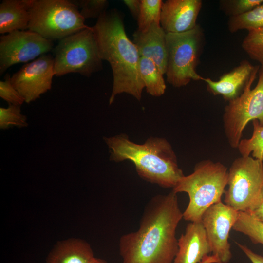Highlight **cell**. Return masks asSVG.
<instances>
[{"label": "cell", "mask_w": 263, "mask_h": 263, "mask_svg": "<svg viewBox=\"0 0 263 263\" xmlns=\"http://www.w3.org/2000/svg\"><path fill=\"white\" fill-rule=\"evenodd\" d=\"M183 218L177 193L172 190L151 198L138 229L119 239L122 263H172L178 249L176 231Z\"/></svg>", "instance_id": "1"}, {"label": "cell", "mask_w": 263, "mask_h": 263, "mask_svg": "<svg viewBox=\"0 0 263 263\" xmlns=\"http://www.w3.org/2000/svg\"><path fill=\"white\" fill-rule=\"evenodd\" d=\"M102 60L108 61L113 75L109 98L126 93L140 101L145 88L139 72L140 56L137 48L126 34L122 15L116 9L106 10L92 27Z\"/></svg>", "instance_id": "2"}, {"label": "cell", "mask_w": 263, "mask_h": 263, "mask_svg": "<svg viewBox=\"0 0 263 263\" xmlns=\"http://www.w3.org/2000/svg\"><path fill=\"white\" fill-rule=\"evenodd\" d=\"M110 150L111 160H130L142 179L165 188H173L185 176L171 144L165 138L151 137L142 144L124 134L104 138Z\"/></svg>", "instance_id": "3"}, {"label": "cell", "mask_w": 263, "mask_h": 263, "mask_svg": "<svg viewBox=\"0 0 263 263\" xmlns=\"http://www.w3.org/2000/svg\"><path fill=\"white\" fill-rule=\"evenodd\" d=\"M227 168L220 162L207 159L197 163L192 173L183 176L172 188L175 193L186 192L189 197L183 219L201 221L205 211L220 202L228 182Z\"/></svg>", "instance_id": "4"}, {"label": "cell", "mask_w": 263, "mask_h": 263, "mask_svg": "<svg viewBox=\"0 0 263 263\" xmlns=\"http://www.w3.org/2000/svg\"><path fill=\"white\" fill-rule=\"evenodd\" d=\"M27 30L49 40H61L89 26L72 0H31Z\"/></svg>", "instance_id": "5"}, {"label": "cell", "mask_w": 263, "mask_h": 263, "mask_svg": "<svg viewBox=\"0 0 263 263\" xmlns=\"http://www.w3.org/2000/svg\"><path fill=\"white\" fill-rule=\"evenodd\" d=\"M204 34L197 25L180 33H167V82L175 88L187 85L191 81L203 80L196 70L201 54Z\"/></svg>", "instance_id": "6"}, {"label": "cell", "mask_w": 263, "mask_h": 263, "mask_svg": "<svg viewBox=\"0 0 263 263\" xmlns=\"http://www.w3.org/2000/svg\"><path fill=\"white\" fill-rule=\"evenodd\" d=\"M56 76L78 73L89 77L102 69L97 43L92 27L60 40L54 48Z\"/></svg>", "instance_id": "7"}, {"label": "cell", "mask_w": 263, "mask_h": 263, "mask_svg": "<svg viewBox=\"0 0 263 263\" xmlns=\"http://www.w3.org/2000/svg\"><path fill=\"white\" fill-rule=\"evenodd\" d=\"M227 186L224 203L238 212L253 210L263 200V161L250 156L235 159L228 172Z\"/></svg>", "instance_id": "8"}, {"label": "cell", "mask_w": 263, "mask_h": 263, "mask_svg": "<svg viewBox=\"0 0 263 263\" xmlns=\"http://www.w3.org/2000/svg\"><path fill=\"white\" fill-rule=\"evenodd\" d=\"M258 82L251 86L257 75L250 79L242 94L228 102L223 115L225 135L230 146L237 148L243 132L251 121L258 120L263 126V67H260Z\"/></svg>", "instance_id": "9"}, {"label": "cell", "mask_w": 263, "mask_h": 263, "mask_svg": "<svg viewBox=\"0 0 263 263\" xmlns=\"http://www.w3.org/2000/svg\"><path fill=\"white\" fill-rule=\"evenodd\" d=\"M52 40L30 30H18L0 37V75L9 67L26 63L51 51Z\"/></svg>", "instance_id": "10"}, {"label": "cell", "mask_w": 263, "mask_h": 263, "mask_svg": "<svg viewBox=\"0 0 263 263\" xmlns=\"http://www.w3.org/2000/svg\"><path fill=\"white\" fill-rule=\"evenodd\" d=\"M238 214V211L221 201L209 207L202 215L201 222L211 252L221 263H227L232 258L228 238Z\"/></svg>", "instance_id": "11"}, {"label": "cell", "mask_w": 263, "mask_h": 263, "mask_svg": "<svg viewBox=\"0 0 263 263\" xmlns=\"http://www.w3.org/2000/svg\"><path fill=\"white\" fill-rule=\"evenodd\" d=\"M54 76V57L44 54L23 65L11 76V82L29 103L51 89Z\"/></svg>", "instance_id": "12"}, {"label": "cell", "mask_w": 263, "mask_h": 263, "mask_svg": "<svg viewBox=\"0 0 263 263\" xmlns=\"http://www.w3.org/2000/svg\"><path fill=\"white\" fill-rule=\"evenodd\" d=\"M202 7L201 0H168L163 2L160 25L166 33L189 31L197 25Z\"/></svg>", "instance_id": "13"}, {"label": "cell", "mask_w": 263, "mask_h": 263, "mask_svg": "<svg viewBox=\"0 0 263 263\" xmlns=\"http://www.w3.org/2000/svg\"><path fill=\"white\" fill-rule=\"evenodd\" d=\"M259 69V65L253 66L247 60H243L238 66L221 75L217 81L204 77L202 81L210 93L221 95L225 101L229 102L242 94L252 76L257 75Z\"/></svg>", "instance_id": "14"}, {"label": "cell", "mask_w": 263, "mask_h": 263, "mask_svg": "<svg viewBox=\"0 0 263 263\" xmlns=\"http://www.w3.org/2000/svg\"><path fill=\"white\" fill-rule=\"evenodd\" d=\"M178 249L173 263H200L211 253L201 221L188 223L178 239Z\"/></svg>", "instance_id": "15"}, {"label": "cell", "mask_w": 263, "mask_h": 263, "mask_svg": "<svg viewBox=\"0 0 263 263\" xmlns=\"http://www.w3.org/2000/svg\"><path fill=\"white\" fill-rule=\"evenodd\" d=\"M166 35L160 23H154L145 31L136 30L132 40L140 57L151 60L163 75L167 66Z\"/></svg>", "instance_id": "16"}, {"label": "cell", "mask_w": 263, "mask_h": 263, "mask_svg": "<svg viewBox=\"0 0 263 263\" xmlns=\"http://www.w3.org/2000/svg\"><path fill=\"white\" fill-rule=\"evenodd\" d=\"M31 0H4L0 4V34L27 30Z\"/></svg>", "instance_id": "17"}, {"label": "cell", "mask_w": 263, "mask_h": 263, "mask_svg": "<svg viewBox=\"0 0 263 263\" xmlns=\"http://www.w3.org/2000/svg\"><path fill=\"white\" fill-rule=\"evenodd\" d=\"M93 249L85 241L71 238L58 242L48 254L46 263H90Z\"/></svg>", "instance_id": "18"}, {"label": "cell", "mask_w": 263, "mask_h": 263, "mask_svg": "<svg viewBox=\"0 0 263 263\" xmlns=\"http://www.w3.org/2000/svg\"><path fill=\"white\" fill-rule=\"evenodd\" d=\"M139 72L147 92L153 96H160L165 92L166 85L163 74L151 60L140 57Z\"/></svg>", "instance_id": "19"}, {"label": "cell", "mask_w": 263, "mask_h": 263, "mask_svg": "<svg viewBox=\"0 0 263 263\" xmlns=\"http://www.w3.org/2000/svg\"><path fill=\"white\" fill-rule=\"evenodd\" d=\"M229 31L234 33L242 30L248 31L263 28V2L250 11L240 16L230 17Z\"/></svg>", "instance_id": "20"}, {"label": "cell", "mask_w": 263, "mask_h": 263, "mask_svg": "<svg viewBox=\"0 0 263 263\" xmlns=\"http://www.w3.org/2000/svg\"><path fill=\"white\" fill-rule=\"evenodd\" d=\"M232 229L247 236L254 244L263 245V223L247 212H239Z\"/></svg>", "instance_id": "21"}, {"label": "cell", "mask_w": 263, "mask_h": 263, "mask_svg": "<svg viewBox=\"0 0 263 263\" xmlns=\"http://www.w3.org/2000/svg\"><path fill=\"white\" fill-rule=\"evenodd\" d=\"M253 133L249 138L242 139L237 149L241 156H249L263 161V126L258 120L252 121Z\"/></svg>", "instance_id": "22"}, {"label": "cell", "mask_w": 263, "mask_h": 263, "mask_svg": "<svg viewBox=\"0 0 263 263\" xmlns=\"http://www.w3.org/2000/svg\"><path fill=\"white\" fill-rule=\"evenodd\" d=\"M162 3L161 0H141L137 30L144 31L154 23H160Z\"/></svg>", "instance_id": "23"}, {"label": "cell", "mask_w": 263, "mask_h": 263, "mask_svg": "<svg viewBox=\"0 0 263 263\" xmlns=\"http://www.w3.org/2000/svg\"><path fill=\"white\" fill-rule=\"evenodd\" d=\"M242 47L251 59L263 67V28L248 31Z\"/></svg>", "instance_id": "24"}, {"label": "cell", "mask_w": 263, "mask_h": 263, "mask_svg": "<svg viewBox=\"0 0 263 263\" xmlns=\"http://www.w3.org/2000/svg\"><path fill=\"white\" fill-rule=\"evenodd\" d=\"M263 2V0H222L219 7L230 18L244 14Z\"/></svg>", "instance_id": "25"}, {"label": "cell", "mask_w": 263, "mask_h": 263, "mask_svg": "<svg viewBox=\"0 0 263 263\" xmlns=\"http://www.w3.org/2000/svg\"><path fill=\"white\" fill-rule=\"evenodd\" d=\"M26 117L20 113V106L10 104L8 108H0V127L4 129L10 125L26 127Z\"/></svg>", "instance_id": "26"}, {"label": "cell", "mask_w": 263, "mask_h": 263, "mask_svg": "<svg viewBox=\"0 0 263 263\" xmlns=\"http://www.w3.org/2000/svg\"><path fill=\"white\" fill-rule=\"evenodd\" d=\"M78 9L82 16L85 19H98L107 10L109 2L106 0H72Z\"/></svg>", "instance_id": "27"}, {"label": "cell", "mask_w": 263, "mask_h": 263, "mask_svg": "<svg viewBox=\"0 0 263 263\" xmlns=\"http://www.w3.org/2000/svg\"><path fill=\"white\" fill-rule=\"evenodd\" d=\"M0 96L10 104L20 106L25 100L15 89L11 82V76L7 74L4 80L0 81Z\"/></svg>", "instance_id": "28"}, {"label": "cell", "mask_w": 263, "mask_h": 263, "mask_svg": "<svg viewBox=\"0 0 263 263\" xmlns=\"http://www.w3.org/2000/svg\"><path fill=\"white\" fill-rule=\"evenodd\" d=\"M236 244L252 263H263V256L256 253L245 245L237 242Z\"/></svg>", "instance_id": "29"}, {"label": "cell", "mask_w": 263, "mask_h": 263, "mask_svg": "<svg viewBox=\"0 0 263 263\" xmlns=\"http://www.w3.org/2000/svg\"><path fill=\"white\" fill-rule=\"evenodd\" d=\"M123 1L129 9L132 17L137 20L140 10L141 0H124Z\"/></svg>", "instance_id": "30"}, {"label": "cell", "mask_w": 263, "mask_h": 263, "mask_svg": "<svg viewBox=\"0 0 263 263\" xmlns=\"http://www.w3.org/2000/svg\"><path fill=\"white\" fill-rule=\"evenodd\" d=\"M249 213L263 223V200L256 208Z\"/></svg>", "instance_id": "31"}, {"label": "cell", "mask_w": 263, "mask_h": 263, "mask_svg": "<svg viewBox=\"0 0 263 263\" xmlns=\"http://www.w3.org/2000/svg\"><path fill=\"white\" fill-rule=\"evenodd\" d=\"M200 263H221L215 255H208L204 258Z\"/></svg>", "instance_id": "32"}, {"label": "cell", "mask_w": 263, "mask_h": 263, "mask_svg": "<svg viewBox=\"0 0 263 263\" xmlns=\"http://www.w3.org/2000/svg\"><path fill=\"white\" fill-rule=\"evenodd\" d=\"M90 263H108L106 261L102 259L94 257Z\"/></svg>", "instance_id": "33"}, {"label": "cell", "mask_w": 263, "mask_h": 263, "mask_svg": "<svg viewBox=\"0 0 263 263\" xmlns=\"http://www.w3.org/2000/svg\"><path fill=\"white\" fill-rule=\"evenodd\" d=\"M262 199H263V187L262 189Z\"/></svg>", "instance_id": "34"}]
</instances>
